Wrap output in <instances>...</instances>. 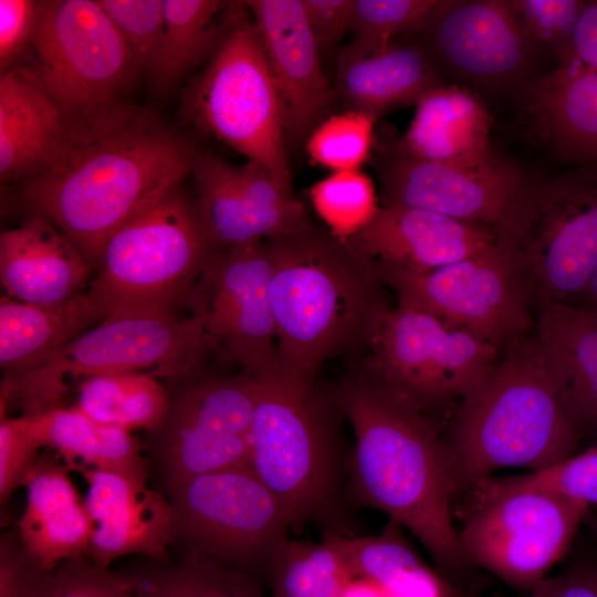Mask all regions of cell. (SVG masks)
<instances>
[{
	"label": "cell",
	"mask_w": 597,
	"mask_h": 597,
	"mask_svg": "<svg viewBox=\"0 0 597 597\" xmlns=\"http://www.w3.org/2000/svg\"><path fill=\"white\" fill-rule=\"evenodd\" d=\"M195 154L155 114L127 103L69 130L55 161L23 182L22 200L56 226L96 273L111 237L180 187Z\"/></svg>",
	"instance_id": "1"
},
{
	"label": "cell",
	"mask_w": 597,
	"mask_h": 597,
	"mask_svg": "<svg viewBox=\"0 0 597 597\" xmlns=\"http://www.w3.org/2000/svg\"><path fill=\"white\" fill-rule=\"evenodd\" d=\"M329 391L355 436L349 461L354 499L411 532L436 569L461 587L471 566L454 524L455 490L438 425L359 364Z\"/></svg>",
	"instance_id": "2"
},
{
	"label": "cell",
	"mask_w": 597,
	"mask_h": 597,
	"mask_svg": "<svg viewBox=\"0 0 597 597\" xmlns=\"http://www.w3.org/2000/svg\"><path fill=\"white\" fill-rule=\"evenodd\" d=\"M265 242L281 367L315 380L327 360L365 355L392 308L376 260L314 224Z\"/></svg>",
	"instance_id": "3"
},
{
	"label": "cell",
	"mask_w": 597,
	"mask_h": 597,
	"mask_svg": "<svg viewBox=\"0 0 597 597\" xmlns=\"http://www.w3.org/2000/svg\"><path fill=\"white\" fill-rule=\"evenodd\" d=\"M440 433L455 500L501 469L538 472L580 450L535 335L501 355L491 374L453 407Z\"/></svg>",
	"instance_id": "4"
},
{
	"label": "cell",
	"mask_w": 597,
	"mask_h": 597,
	"mask_svg": "<svg viewBox=\"0 0 597 597\" xmlns=\"http://www.w3.org/2000/svg\"><path fill=\"white\" fill-rule=\"evenodd\" d=\"M256 398L250 465L279 501L290 530L336 514L342 457L329 389L281 366L251 376Z\"/></svg>",
	"instance_id": "5"
},
{
	"label": "cell",
	"mask_w": 597,
	"mask_h": 597,
	"mask_svg": "<svg viewBox=\"0 0 597 597\" xmlns=\"http://www.w3.org/2000/svg\"><path fill=\"white\" fill-rule=\"evenodd\" d=\"M211 352L200 325L179 313L128 312L106 316L43 364L3 376L1 418L11 406L35 415L64 406L86 380L142 371L182 379L205 367Z\"/></svg>",
	"instance_id": "6"
},
{
	"label": "cell",
	"mask_w": 597,
	"mask_h": 597,
	"mask_svg": "<svg viewBox=\"0 0 597 597\" xmlns=\"http://www.w3.org/2000/svg\"><path fill=\"white\" fill-rule=\"evenodd\" d=\"M492 229L531 308L548 302L574 306L597 263V185L521 180Z\"/></svg>",
	"instance_id": "7"
},
{
	"label": "cell",
	"mask_w": 597,
	"mask_h": 597,
	"mask_svg": "<svg viewBox=\"0 0 597 597\" xmlns=\"http://www.w3.org/2000/svg\"><path fill=\"white\" fill-rule=\"evenodd\" d=\"M462 496L458 536L467 563L525 594L564 558L589 509L516 475L490 476Z\"/></svg>",
	"instance_id": "8"
},
{
	"label": "cell",
	"mask_w": 597,
	"mask_h": 597,
	"mask_svg": "<svg viewBox=\"0 0 597 597\" xmlns=\"http://www.w3.org/2000/svg\"><path fill=\"white\" fill-rule=\"evenodd\" d=\"M28 55L18 66L57 105L69 130L127 104L142 72L97 0L38 1Z\"/></svg>",
	"instance_id": "9"
},
{
	"label": "cell",
	"mask_w": 597,
	"mask_h": 597,
	"mask_svg": "<svg viewBox=\"0 0 597 597\" xmlns=\"http://www.w3.org/2000/svg\"><path fill=\"white\" fill-rule=\"evenodd\" d=\"M248 10L245 4L187 90L182 113L188 122L262 167L292 193L281 101Z\"/></svg>",
	"instance_id": "10"
},
{
	"label": "cell",
	"mask_w": 597,
	"mask_h": 597,
	"mask_svg": "<svg viewBox=\"0 0 597 597\" xmlns=\"http://www.w3.org/2000/svg\"><path fill=\"white\" fill-rule=\"evenodd\" d=\"M213 251L176 187L111 237L88 289L107 316L179 313Z\"/></svg>",
	"instance_id": "11"
},
{
	"label": "cell",
	"mask_w": 597,
	"mask_h": 597,
	"mask_svg": "<svg viewBox=\"0 0 597 597\" xmlns=\"http://www.w3.org/2000/svg\"><path fill=\"white\" fill-rule=\"evenodd\" d=\"M175 541L186 552L269 578L290 526L273 493L251 465L201 474L168 491Z\"/></svg>",
	"instance_id": "12"
},
{
	"label": "cell",
	"mask_w": 597,
	"mask_h": 597,
	"mask_svg": "<svg viewBox=\"0 0 597 597\" xmlns=\"http://www.w3.org/2000/svg\"><path fill=\"white\" fill-rule=\"evenodd\" d=\"M501 355L495 346L468 332L397 305L383 320L358 364L436 422L437 416H449L491 374Z\"/></svg>",
	"instance_id": "13"
},
{
	"label": "cell",
	"mask_w": 597,
	"mask_h": 597,
	"mask_svg": "<svg viewBox=\"0 0 597 597\" xmlns=\"http://www.w3.org/2000/svg\"><path fill=\"white\" fill-rule=\"evenodd\" d=\"M177 383L163 420L149 432L166 491L201 474L250 465L254 379L202 367Z\"/></svg>",
	"instance_id": "14"
},
{
	"label": "cell",
	"mask_w": 597,
	"mask_h": 597,
	"mask_svg": "<svg viewBox=\"0 0 597 597\" xmlns=\"http://www.w3.org/2000/svg\"><path fill=\"white\" fill-rule=\"evenodd\" d=\"M271 272L265 241L213 251L184 302L211 356L250 376L280 367Z\"/></svg>",
	"instance_id": "15"
},
{
	"label": "cell",
	"mask_w": 597,
	"mask_h": 597,
	"mask_svg": "<svg viewBox=\"0 0 597 597\" xmlns=\"http://www.w3.org/2000/svg\"><path fill=\"white\" fill-rule=\"evenodd\" d=\"M377 266L398 305L432 315L468 332L501 354L528 336L531 307L516 289L496 247L427 272H412L384 261Z\"/></svg>",
	"instance_id": "16"
},
{
	"label": "cell",
	"mask_w": 597,
	"mask_h": 597,
	"mask_svg": "<svg viewBox=\"0 0 597 597\" xmlns=\"http://www.w3.org/2000/svg\"><path fill=\"white\" fill-rule=\"evenodd\" d=\"M373 165L380 180L381 205L428 210L492 228L521 182L511 165L492 155L473 164L437 161L415 156L401 140L378 144Z\"/></svg>",
	"instance_id": "17"
},
{
	"label": "cell",
	"mask_w": 597,
	"mask_h": 597,
	"mask_svg": "<svg viewBox=\"0 0 597 597\" xmlns=\"http://www.w3.org/2000/svg\"><path fill=\"white\" fill-rule=\"evenodd\" d=\"M190 174L195 180L193 212L214 251L262 242L313 224L304 205L255 163L233 166L196 151Z\"/></svg>",
	"instance_id": "18"
},
{
	"label": "cell",
	"mask_w": 597,
	"mask_h": 597,
	"mask_svg": "<svg viewBox=\"0 0 597 597\" xmlns=\"http://www.w3.org/2000/svg\"><path fill=\"white\" fill-rule=\"evenodd\" d=\"M433 66L470 80L499 82L519 75L530 57V39L510 1H442L420 31Z\"/></svg>",
	"instance_id": "19"
},
{
	"label": "cell",
	"mask_w": 597,
	"mask_h": 597,
	"mask_svg": "<svg viewBox=\"0 0 597 597\" xmlns=\"http://www.w3.org/2000/svg\"><path fill=\"white\" fill-rule=\"evenodd\" d=\"M263 44L281 101L286 145L300 144L334 103L302 0L244 1Z\"/></svg>",
	"instance_id": "20"
},
{
	"label": "cell",
	"mask_w": 597,
	"mask_h": 597,
	"mask_svg": "<svg viewBox=\"0 0 597 597\" xmlns=\"http://www.w3.org/2000/svg\"><path fill=\"white\" fill-rule=\"evenodd\" d=\"M88 489L84 503L95 528L86 557L101 568L126 555L170 561L175 542L172 509L167 494L146 481L94 469L77 471Z\"/></svg>",
	"instance_id": "21"
},
{
	"label": "cell",
	"mask_w": 597,
	"mask_h": 597,
	"mask_svg": "<svg viewBox=\"0 0 597 597\" xmlns=\"http://www.w3.org/2000/svg\"><path fill=\"white\" fill-rule=\"evenodd\" d=\"M375 260L427 272L495 245L492 227L428 210L380 205L371 222L349 239Z\"/></svg>",
	"instance_id": "22"
},
{
	"label": "cell",
	"mask_w": 597,
	"mask_h": 597,
	"mask_svg": "<svg viewBox=\"0 0 597 597\" xmlns=\"http://www.w3.org/2000/svg\"><path fill=\"white\" fill-rule=\"evenodd\" d=\"M61 458L43 449L28 471L27 503L17 535L44 570L64 561L86 557L95 524Z\"/></svg>",
	"instance_id": "23"
},
{
	"label": "cell",
	"mask_w": 597,
	"mask_h": 597,
	"mask_svg": "<svg viewBox=\"0 0 597 597\" xmlns=\"http://www.w3.org/2000/svg\"><path fill=\"white\" fill-rule=\"evenodd\" d=\"M92 274L75 244L42 214L0 235V282L14 300L62 303L87 289Z\"/></svg>",
	"instance_id": "24"
},
{
	"label": "cell",
	"mask_w": 597,
	"mask_h": 597,
	"mask_svg": "<svg viewBox=\"0 0 597 597\" xmlns=\"http://www.w3.org/2000/svg\"><path fill=\"white\" fill-rule=\"evenodd\" d=\"M536 312L535 336L556 397L579 442L595 446L597 324L564 304L543 303Z\"/></svg>",
	"instance_id": "25"
},
{
	"label": "cell",
	"mask_w": 597,
	"mask_h": 597,
	"mask_svg": "<svg viewBox=\"0 0 597 597\" xmlns=\"http://www.w3.org/2000/svg\"><path fill=\"white\" fill-rule=\"evenodd\" d=\"M69 137L52 98L22 66L0 76L1 184L27 181L50 167Z\"/></svg>",
	"instance_id": "26"
},
{
	"label": "cell",
	"mask_w": 597,
	"mask_h": 597,
	"mask_svg": "<svg viewBox=\"0 0 597 597\" xmlns=\"http://www.w3.org/2000/svg\"><path fill=\"white\" fill-rule=\"evenodd\" d=\"M439 85V73L420 45L364 49L349 43L336 59V94L350 109L375 119L417 104Z\"/></svg>",
	"instance_id": "27"
},
{
	"label": "cell",
	"mask_w": 597,
	"mask_h": 597,
	"mask_svg": "<svg viewBox=\"0 0 597 597\" xmlns=\"http://www.w3.org/2000/svg\"><path fill=\"white\" fill-rule=\"evenodd\" d=\"M107 316L87 287L56 304H33L0 297V367L17 375L46 362L74 338Z\"/></svg>",
	"instance_id": "28"
},
{
	"label": "cell",
	"mask_w": 597,
	"mask_h": 597,
	"mask_svg": "<svg viewBox=\"0 0 597 597\" xmlns=\"http://www.w3.org/2000/svg\"><path fill=\"white\" fill-rule=\"evenodd\" d=\"M531 109L553 146L570 158L597 161V70L572 51L534 86Z\"/></svg>",
	"instance_id": "29"
},
{
	"label": "cell",
	"mask_w": 597,
	"mask_h": 597,
	"mask_svg": "<svg viewBox=\"0 0 597 597\" xmlns=\"http://www.w3.org/2000/svg\"><path fill=\"white\" fill-rule=\"evenodd\" d=\"M404 146L415 156L473 164L489 158L490 117L475 96L458 86L439 85L416 104Z\"/></svg>",
	"instance_id": "30"
},
{
	"label": "cell",
	"mask_w": 597,
	"mask_h": 597,
	"mask_svg": "<svg viewBox=\"0 0 597 597\" xmlns=\"http://www.w3.org/2000/svg\"><path fill=\"white\" fill-rule=\"evenodd\" d=\"M44 449L73 471L94 469L147 480L143 447L132 431L93 419L75 406L28 415Z\"/></svg>",
	"instance_id": "31"
},
{
	"label": "cell",
	"mask_w": 597,
	"mask_h": 597,
	"mask_svg": "<svg viewBox=\"0 0 597 597\" xmlns=\"http://www.w3.org/2000/svg\"><path fill=\"white\" fill-rule=\"evenodd\" d=\"M164 36L149 77L165 93L218 49L244 1L163 0Z\"/></svg>",
	"instance_id": "32"
},
{
	"label": "cell",
	"mask_w": 597,
	"mask_h": 597,
	"mask_svg": "<svg viewBox=\"0 0 597 597\" xmlns=\"http://www.w3.org/2000/svg\"><path fill=\"white\" fill-rule=\"evenodd\" d=\"M123 573L136 597H270L254 577L192 552Z\"/></svg>",
	"instance_id": "33"
},
{
	"label": "cell",
	"mask_w": 597,
	"mask_h": 597,
	"mask_svg": "<svg viewBox=\"0 0 597 597\" xmlns=\"http://www.w3.org/2000/svg\"><path fill=\"white\" fill-rule=\"evenodd\" d=\"M81 411L106 425L129 431H153L163 420L169 391L149 373L127 371L97 376L76 390Z\"/></svg>",
	"instance_id": "34"
},
{
	"label": "cell",
	"mask_w": 597,
	"mask_h": 597,
	"mask_svg": "<svg viewBox=\"0 0 597 597\" xmlns=\"http://www.w3.org/2000/svg\"><path fill=\"white\" fill-rule=\"evenodd\" d=\"M354 577L343 534L328 532L318 543L289 538L270 569V597H337Z\"/></svg>",
	"instance_id": "35"
},
{
	"label": "cell",
	"mask_w": 597,
	"mask_h": 597,
	"mask_svg": "<svg viewBox=\"0 0 597 597\" xmlns=\"http://www.w3.org/2000/svg\"><path fill=\"white\" fill-rule=\"evenodd\" d=\"M308 196L326 229L342 240L359 233L380 207L370 177L360 169L333 171L314 184Z\"/></svg>",
	"instance_id": "36"
},
{
	"label": "cell",
	"mask_w": 597,
	"mask_h": 597,
	"mask_svg": "<svg viewBox=\"0 0 597 597\" xmlns=\"http://www.w3.org/2000/svg\"><path fill=\"white\" fill-rule=\"evenodd\" d=\"M375 122L374 117L354 109L331 115L307 138L310 158L333 171L360 169L371 155Z\"/></svg>",
	"instance_id": "37"
},
{
	"label": "cell",
	"mask_w": 597,
	"mask_h": 597,
	"mask_svg": "<svg viewBox=\"0 0 597 597\" xmlns=\"http://www.w3.org/2000/svg\"><path fill=\"white\" fill-rule=\"evenodd\" d=\"M440 0H355L352 44L384 48L400 33L421 31Z\"/></svg>",
	"instance_id": "38"
},
{
	"label": "cell",
	"mask_w": 597,
	"mask_h": 597,
	"mask_svg": "<svg viewBox=\"0 0 597 597\" xmlns=\"http://www.w3.org/2000/svg\"><path fill=\"white\" fill-rule=\"evenodd\" d=\"M524 597H597V511L589 507L564 558Z\"/></svg>",
	"instance_id": "39"
},
{
	"label": "cell",
	"mask_w": 597,
	"mask_h": 597,
	"mask_svg": "<svg viewBox=\"0 0 597 597\" xmlns=\"http://www.w3.org/2000/svg\"><path fill=\"white\" fill-rule=\"evenodd\" d=\"M27 597H134V593L123 572L114 573L78 557L51 570L42 569Z\"/></svg>",
	"instance_id": "40"
},
{
	"label": "cell",
	"mask_w": 597,
	"mask_h": 597,
	"mask_svg": "<svg viewBox=\"0 0 597 597\" xmlns=\"http://www.w3.org/2000/svg\"><path fill=\"white\" fill-rule=\"evenodd\" d=\"M140 71L150 75L163 43V0H97Z\"/></svg>",
	"instance_id": "41"
},
{
	"label": "cell",
	"mask_w": 597,
	"mask_h": 597,
	"mask_svg": "<svg viewBox=\"0 0 597 597\" xmlns=\"http://www.w3.org/2000/svg\"><path fill=\"white\" fill-rule=\"evenodd\" d=\"M512 10L528 39L553 49L562 59L572 53V38L586 2L578 0H516Z\"/></svg>",
	"instance_id": "42"
},
{
	"label": "cell",
	"mask_w": 597,
	"mask_h": 597,
	"mask_svg": "<svg viewBox=\"0 0 597 597\" xmlns=\"http://www.w3.org/2000/svg\"><path fill=\"white\" fill-rule=\"evenodd\" d=\"M43 446L30 416L6 417L0 421V502L6 505L33 465Z\"/></svg>",
	"instance_id": "43"
},
{
	"label": "cell",
	"mask_w": 597,
	"mask_h": 597,
	"mask_svg": "<svg viewBox=\"0 0 597 597\" xmlns=\"http://www.w3.org/2000/svg\"><path fill=\"white\" fill-rule=\"evenodd\" d=\"M516 478L597 507V444L577 452L567 460L543 471L526 472Z\"/></svg>",
	"instance_id": "44"
},
{
	"label": "cell",
	"mask_w": 597,
	"mask_h": 597,
	"mask_svg": "<svg viewBox=\"0 0 597 597\" xmlns=\"http://www.w3.org/2000/svg\"><path fill=\"white\" fill-rule=\"evenodd\" d=\"M38 1L0 0L1 73L18 66L28 55L34 35Z\"/></svg>",
	"instance_id": "45"
},
{
	"label": "cell",
	"mask_w": 597,
	"mask_h": 597,
	"mask_svg": "<svg viewBox=\"0 0 597 597\" xmlns=\"http://www.w3.org/2000/svg\"><path fill=\"white\" fill-rule=\"evenodd\" d=\"M302 4L320 52L332 49L350 31L355 0H302Z\"/></svg>",
	"instance_id": "46"
},
{
	"label": "cell",
	"mask_w": 597,
	"mask_h": 597,
	"mask_svg": "<svg viewBox=\"0 0 597 597\" xmlns=\"http://www.w3.org/2000/svg\"><path fill=\"white\" fill-rule=\"evenodd\" d=\"M42 568L22 547L17 532L0 543V597H27Z\"/></svg>",
	"instance_id": "47"
},
{
	"label": "cell",
	"mask_w": 597,
	"mask_h": 597,
	"mask_svg": "<svg viewBox=\"0 0 597 597\" xmlns=\"http://www.w3.org/2000/svg\"><path fill=\"white\" fill-rule=\"evenodd\" d=\"M573 53L597 70V1L586 2L572 38Z\"/></svg>",
	"instance_id": "48"
},
{
	"label": "cell",
	"mask_w": 597,
	"mask_h": 597,
	"mask_svg": "<svg viewBox=\"0 0 597 597\" xmlns=\"http://www.w3.org/2000/svg\"><path fill=\"white\" fill-rule=\"evenodd\" d=\"M576 307L597 324V263L579 298Z\"/></svg>",
	"instance_id": "49"
},
{
	"label": "cell",
	"mask_w": 597,
	"mask_h": 597,
	"mask_svg": "<svg viewBox=\"0 0 597 597\" xmlns=\"http://www.w3.org/2000/svg\"><path fill=\"white\" fill-rule=\"evenodd\" d=\"M337 597H384L380 587L364 577L352 578Z\"/></svg>",
	"instance_id": "50"
},
{
	"label": "cell",
	"mask_w": 597,
	"mask_h": 597,
	"mask_svg": "<svg viewBox=\"0 0 597 597\" xmlns=\"http://www.w3.org/2000/svg\"><path fill=\"white\" fill-rule=\"evenodd\" d=\"M134 597H136V596L134 595Z\"/></svg>",
	"instance_id": "51"
}]
</instances>
